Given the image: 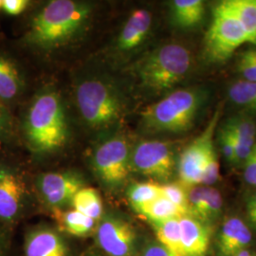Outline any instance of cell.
Segmentation results:
<instances>
[{
    "instance_id": "6da1fadb",
    "label": "cell",
    "mask_w": 256,
    "mask_h": 256,
    "mask_svg": "<svg viewBox=\"0 0 256 256\" xmlns=\"http://www.w3.org/2000/svg\"><path fill=\"white\" fill-rule=\"evenodd\" d=\"M92 16L88 3L72 0H54L32 20L28 41L42 48L64 46L77 36Z\"/></svg>"
},
{
    "instance_id": "7a4b0ae2",
    "label": "cell",
    "mask_w": 256,
    "mask_h": 256,
    "mask_svg": "<svg viewBox=\"0 0 256 256\" xmlns=\"http://www.w3.org/2000/svg\"><path fill=\"white\" fill-rule=\"evenodd\" d=\"M25 136L32 150L52 153L64 146L68 130L64 106L54 92H41L32 102L24 124Z\"/></svg>"
},
{
    "instance_id": "3957f363",
    "label": "cell",
    "mask_w": 256,
    "mask_h": 256,
    "mask_svg": "<svg viewBox=\"0 0 256 256\" xmlns=\"http://www.w3.org/2000/svg\"><path fill=\"white\" fill-rule=\"evenodd\" d=\"M192 66L190 50L180 44H166L144 55L133 66L142 88L153 93L171 90L188 75Z\"/></svg>"
},
{
    "instance_id": "277c9868",
    "label": "cell",
    "mask_w": 256,
    "mask_h": 256,
    "mask_svg": "<svg viewBox=\"0 0 256 256\" xmlns=\"http://www.w3.org/2000/svg\"><path fill=\"white\" fill-rule=\"evenodd\" d=\"M198 90H178L142 113V126L152 133H182L192 128L205 101Z\"/></svg>"
},
{
    "instance_id": "5b68a950",
    "label": "cell",
    "mask_w": 256,
    "mask_h": 256,
    "mask_svg": "<svg viewBox=\"0 0 256 256\" xmlns=\"http://www.w3.org/2000/svg\"><path fill=\"white\" fill-rule=\"evenodd\" d=\"M76 102L84 122L93 129L110 128L124 113V101L111 82L92 78L80 82L76 88Z\"/></svg>"
},
{
    "instance_id": "8992f818",
    "label": "cell",
    "mask_w": 256,
    "mask_h": 256,
    "mask_svg": "<svg viewBox=\"0 0 256 256\" xmlns=\"http://www.w3.org/2000/svg\"><path fill=\"white\" fill-rule=\"evenodd\" d=\"M128 140L115 136L96 148L92 158V170L102 185L110 192L120 190L132 172Z\"/></svg>"
},
{
    "instance_id": "52a82bcc",
    "label": "cell",
    "mask_w": 256,
    "mask_h": 256,
    "mask_svg": "<svg viewBox=\"0 0 256 256\" xmlns=\"http://www.w3.org/2000/svg\"><path fill=\"white\" fill-rule=\"evenodd\" d=\"M247 42L246 34L238 18L220 2L214 10L212 19L204 38L206 58L212 63H223Z\"/></svg>"
},
{
    "instance_id": "ba28073f",
    "label": "cell",
    "mask_w": 256,
    "mask_h": 256,
    "mask_svg": "<svg viewBox=\"0 0 256 256\" xmlns=\"http://www.w3.org/2000/svg\"><path fill=\"white\" fill-rule=\"evenodd\" d=\"M93 236L97 250L104 256H137L140 247L137 228L120 212H104Z\"/></svg>"
},
{
    "instance_id": "9c48e42d",
    "label": "cell",
    "mask_w": 256,
    "mask_h": 256,
    "mask_svg": "<svg viewBox=\"0 0 256 256\" xmlns=\"http://www.w3.org/2000/svg\"><path fill=\"white\" fill-rule=\"evenodd\" d=\"M176 168L173 148L169 142L144 140L131 152L132 172L156 180L168 182Z\"/></svg>"
},
{
    "instance_id": "30bf717a",
    "label": "cell",
    "mask_w": 256,
    "mask_h": 256,
    "mask_svg": "<svg viewBox=\"0 0 256 256\" xmlns=\"http://www.w3.org/2000/svg\"><path fill=\"white\" fill-rule=\"evenodd\" d=\"M220 114L221 110L218 108L202 135L194 140L180 156L176 169L180 183L186 188L202 185L205 156L208 147L214 142V135L218 124Z\"/></svg>"
},
{
    "instance_id": "8fae6325",
    "label": "cell",
    "mask_w": 256,
    "mask_h": 256,
    "mask_svg": "<svg viewBox=\"0 0 256 256\" xmlns=\"http://www.w3.org/2000/svg\"><path fill=\"white\" fill-rule=\"evenodd\" d=\"M36 187L43 202L52 210L72 205L74 196L86 186L81 174L64 171L39 174Z\"/></svg>"
},
{
    "instance_id": "7c38bea8",
    "label": "cell",
    "mask_w": 256,
    "mask_h": 256,
    "mask_svg": "<svg viewBox=\"0 0 256 256\" xmlns=\"http://www.w3.org/2000/svg\"><path fill=\"white\" fill-rule=\"evenodd\" d=\"M27 202V187L18 170L0 164V222L14 225L22 216Z\"/></svg>"
},
{
    "instance_id": "4fadbf2b",
    "label": "cell",
    "mask_w": 256,
    "mask_h": 256,
    "mask_svg": "<svg viewBox=\"0 0 256 256\" xmlns=\"http://www.w3.org/2000/svg\"><path fill=\"white\" fill-rule=\"evenodd\" d=\"M24 256H72L70 246L59 230L38 225L28 230L23 244Z\"/></svg>"
},
{
    "instance_id": "5bb4252c",
    "label": "cell",
    "mask_w": 256,
    "mask_h": 256,
    "mask_svg": "<svg viewBox=\"0 0 256 256\" xmlns=\"http://www.w3.org/2000/svg\"><path fill=\"white\" fill-rule=\"evenodd\" d=\"M189 216L212 227L223 212V200L218 190L205 185L187 188Z\"/></svg>"
},
{
    "instance_id": "9a60e30c",
    "label": "cell",
    "mask_w": 256,
    "mask_h": 256,
    "mask_svg": "<svg viewBox=\"0 0 256 256\" xmlns=\"http://www.w3.org/2000/svg\"><path fill=\"white\" fill-rule=\"evenodd\" d=\"M254 241L252 230L245 220L230 216L224 220L216 239L218 256H236L248 250Z\"/></svg>"
},
{
    "instance_id": "2e32d148",
    "label": "cell",
    "mask_w": 256,
    "mask_h": 256,
    "mask_svg": "<svg viewBox=\"0 0 256 256\" xmlns=\"http://www.w3.org/2000/svg\"><path fill=\"white\" fill-rule=\"evenodd\" d=\"M180 226L184 256H207L210 247L212 227L189 214L180 218Z\"/></svg>"
},
{
    "instance_id": "e0dca14e",
    "label": "cell",
    "mask_w": 256,
    "mask_h": 256,
    "mask_svg": "<svg viewBox=\"0 0 256 256\" xmlns=\"http://www.w3.org/2000/svg\"><path fill=\"white\" fill-rule=\"evenodd\" d=\"M151 25L152 14L148 10H135L120 32L117 48L122 52L136 50L146 40Z\"/></svg>"
},
{
    "instance_id": "ac0fdd59",
    "label": "cell",
    "mask_w": 256,
    "mask_h": 256,
    "mask_svg": "<svg viewBox=\"0 0 256 256\" xmlns=\"http://www.w3.org/2000/svg\"><path fill=\"white\" fill-rule=\"evenodd\" d=\"M56 228L63 234L75 238H86L94 234L97 221L84 216L78 210L56 209L52 210Z\"/></svg>"
},
{
    "instance_id": "d6986e66",
    "label": "cell",
    "mask_w": 256,
    "mask_h": 256,
    "mask_svg": "<svg viewBox=\"0 0 256 256\" xmlns=\"http://www.w3.org/2000/svg\"><path fill=\"white\" fill-rule=\"evenodd\" d=\"M205 14L202 0H174L171 3V16L176 27L191 28L198 26Z\"/></svg>"
},
{
    "instance_id": "ffe728a7",
    "label": "cell",
    "mask_w": 256,
    "mask_h": 256,
    "mask_svg": "<svg viewBox=\"0 0 256 256\" xmlns=\"http://www.w3.org/2000/svg\"><path fill=\"white\" fill-rule=\"evenodd\" d=\"M23 88V81L16 64L0 54V101H12Z\"/></svg>"
},
{
    "instance_id": "44dd1931",
    "label": "cell",
    "mask_w": 256,
    "mask_h": 256,
    "mask_svg": "<svg viewBox=\"0 0 256 256\" xmlns=\"http://www.w3.org/2000/svg\"><path fill=\"white\" fill-rule=\"evenodd\" d=\"M222 3L238 18L248 42L256 46V0H227Z\"/></svg>"
},
{
    "instance_id": "7402d4cb",
    "label": "cell",
    "mask_w": 256,
    "mask_h": 256,
    "mask_svg": "<svg viewBox=\"0 0 256 256\" xmlns=\"http://www.w3.org/2000/svg\"><path fill=\"white\" fill-rule=\"evenodd\" d=\"M155 239L176 256H185L183 252L180 218L166 220L151 224Z\"/></svg>"
},
{
    "instance_id": "603a6c76",
    "label": "cell",
    "mask_w": 256,
    "mask_h": 256,
    "mask_svg": "<svg viewBox=\"0 0 256 256\" xmlns=\"http://www.w3.org/2000/svg\"><path fill=\"white\" fill-rule=\"evenodd\" d=\"M126 194L132 209L140 214L148 205L162 196L160 184L153 182L132 183Z\"/></svg>"
},
{
    "instance_id": "cb8c5ba5",
    "label": "cell",
    "mask_w": 256,
    "mask_h": 256,
    "mask_svg": "<svg viewBox=\"0 0 256 256\" xmlns=\"http://www.w3.org/2000/svg\"><path fill=\"white\" fill-rule=\"evenodd\" d=\"M72 206L74 210L97 222L104 214L101 194L92 187H84L77 192L74 196Z\"/></svg>"
},
{
    "instance_id": "d4e9b609",
    "label": "cell",
    "mask_w": 256,
    "mask_h": 256,
    "mask_svg": "<svg viewBox=\"0 0 256 256\" xmlns=\"http://www.w3.org/2000/svg\"><path fill=\"white\" fill-rule=\"evenodd\" d=\"M140 216L146 218L151 224H154L166 220L180 218L185 214L172 202L160 196L148 205Z\"/></svg>"
},
{
    "instance_id": "484cf974",
    "label": "cell",
    "mask_w": 256,
    "mask_h": 256,
    "mask_svg": "<svg viewBox=\"0 0 256 256\" xmlns=\"http://www.w3.org/2000/svg\"><path fill=\"white\" fill-rule=\"evenodd\" d=\"M224 126L228 128L243 146L252 148L256 144V124L250 118L236 116L227 120Z\"/></svg>"
},
{
    "instance_id": "4316f807",
    "label": "cell",
    "mask_w": 256,
    "mask_h": 256,
    "mask_svg": "<svg viewBox=\"0 0 256 256\" xmlns=\"http://www.w3.org/2000/svg\"><path fill=\"white\" fill-rule=\"evenodd\" d=\"M229 98L238 106L256 110V82L241 80L234 82L230 86Z\"/></svg>"
},
{
    "instance_id": "83f0119b",
    "label": "cell",
    "mask_w": 256,
    "mask_h": 256,
    "mask_svg": "<svg viewBox=\"0 0 256 256\" xmlns=\"http://www.w3.org/2000/svg\"><path fill=\"white\" fill-rule=\"evenodd\" d=\"M162 196L174 204L185 216L189 214L187 188L180 182L160 184Z\"/></svg>"
},
{
    "instance_id": "f1b7e54d",
    "label": "cell",
    "mask_w": 256,
    "mask_h": 256,
    "mask_svg": "<svg viewBox=\"0 0 256 256\" xmlns=\"http://www.w3.org/2000/svg\"><path fill=\"white\" fill-rule=\"evenodd\" d=\"M220 162L214 149V142H212L205 156L203 173H202V185L212 186L220 180Z\"/></svg>"
},
{
    "instance_id": "f546056e",
    "label": "cell",
    "mask_w": 256,
    "mask_h": 256,
    "mask_svg": "<svg viewBox=\"0 0 256 256\" xmlns=\"http://www.w3.org/2000/svg\"><path fill=\"white\" fill-rule=\"evenodd\" d=\"M238 68L245 81L256 82V64L250 48L239 55Z\"/></svg>"
},
{
    "instance_id": "4dcf8cb0",
    "label": "cell",
    "mask_w": 256,
    "mask_h": 256,
    "mask_svg": "<svg viewBox=\"0 0 256 256\" xmlns=\"http://www.w3.org/2000/svg\"><path fill=\"white\" fill-rule=\"evenodd\" d=\"M137 256H176L158 243L155 238L148 239L140 244Z\"/></svg>"
},
{
    "instance_id": "1f68e13d",
    "label": "cell",
    "mask_w": 256,
    "mask_h": 256,
    "mask_svg": "<svg viewBox=\"0 0 256 256\" xmlns=\"http://www.w3.org/2000/svg\"><path fill=\"white\" fill-rule=\"evenodd\" d=\"M220 142L221 151L224 158L229 162L230 164H236V154H234V146H232L229 132L224 126H222L220 129Z\"/></svg>"
},
{
    "instance_id": "d6a6232c",
    "label": "cell",
    "mask_w": 256,
    "mask_h": 256,
    "mask_svg": "<svg viewBox=\"0 0 256 256\" xmlns=\"http://www.w3.org/2000/svg\"><path fill=\"white\" fill-rule=\"evenodd\" d=\"M243 171L245 182L256 188V142L246 162L243 164Z\"/></svg>"
},
{
    "instance_id": "836d02e7",
    "label": "cell",
    "mask_w": 256,
    "mask_h": 256,
    "mask_svg": "<svg viewBox=\"0 0 256 256\" xmlns=\"http://www.w3.org/2000/svg\"><path fill=\"white\" fill-rule=\"evenodd\" d=\"M28 4L26 0H2V9L10 16H18L27 8Z\"/></svg>"
},
{
    "instance_id": "e575fe53",
    "label": "cell",
    "mask_w": 256,
    "mask_h": 256,
    "mask_svg": "<svg viewBox=\"0 0 256 256\" xmlns=\"http://www.w3.org/2000/svg\"><path fill=\"white\" fill-rule=\"evenodd\" d=\"M246 216L248 225L252 230L256 232V191L248 200L246 205Z\"/></svg>"
},
{
    "instance_id": "d590c367",
    "label": "cell",
    "mask_w": 256,
    "mask_h": 256,
    "mask_svg": "<svg viewBox=\"0 0 256 256\" xmlns=\"http://www.w3.org/2000/svg\"><path fill=\"white\" fill-rule=\"evenodd\" d=\"M10 129V117L3 102L0 101V138L5 137Z\"/></svg>"
},
{
    "instance_id": "8d00e7d4",
    "label": "cell",
    "mask_w": 256,
    "mask_h": 256,
    "mask_svg": "<svg viewBox=\"0 0 256 256\" xmlns=\"http://www.w3.org/2000/svg\"><path fill=\"white\" fill-rule=\"evenodd\" d=\"M9 241L4 232L0 230V256H8Z\"/></svg>"
},
{
    "instance_id": "74e56055",
    "label": "cell",
    "mask_w": 256,
    "mask_h": 256,
    "mask_svg": "<svg viewBox=\"0 0 256 256\" xmlns=\"http://www.w3.org/2000/svg\"><path fill=\"white\" fill-rule=\"evenodd\" d=\"M236 256H256V252H252L250 248H248V250H245L239 252Z\"/></svg>"
},
{
    "instance_id": "f35d334b",
    "label": "cell",
    "mask_w": 256,
    "mask_h": 256,
    "mask_svg": "<svg viewBox=\"0 0 256 256\" xmlns=\"http://www.w3.org/2000/svg\"><path fill=\"white\" fill-rule=\"evenodd\" d=\"M84 256H104L102 254L101 252H99L98 250H96V252H88V254H86Z\"/></svg>"
},
{
    "instance_id": "ab89813d",
    "label": "cell",
    "mask_w": 256,
    "mask_h": 256,
    "mask_svg": "<svg viewBox=\"0 0 256 256\" xmlns=\"http://www.w3.org/2000/svg\"><path fill=\"white\" fill-rule=\"evenodd\" d=\"M250 54L252 55V58L256 64V48H250Z\"/></svg>"
},
{
    "instance_id": "60d3db41",
    "label": "cell",
    "mask_w": 256,
    "mask_h": 256,
    "mask_svg": "<svg viewBox=\"0 0 256 256\" xmlns=\"http://www.w3.org/2000/svg\"><path fill=\"white\" fill-rule=\"evenodd\" d=\"M2 9V0H0V10Z\"/></svg>"
}]
</instances>
